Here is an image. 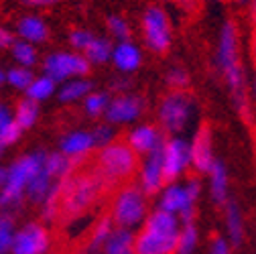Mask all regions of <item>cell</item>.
<instances>
[{
  "mask_svg": "<svg viewBox=\"0 0 256 254\" xmlns=\"http://www.w3.org/2000/svg\"><path fill=\"white\" fill-rule=\"evenodd\" d=\"M14 230H16V218L0 212V254H10Z\"/></svg>",
  "mask_w": 256,
  "mask_h": 254,
  "instance_id": "obj_32",
  "label": "cell"
},
{
  "mask_svg": "<svg viewBox=\"0 0 256 254\" xmlns=\"http://www.w3.org/2000/svg\"><path fill=\"white\" fill-rule=\"evenodd\" d=\"M82 254H86V252H82Z\"/></svg>",
  "mask_w": 256,
  "mask_h": 254,
  "instance_id": "obj_55",
  "label": "cell"
},
{
  "mask_svg": "<svg viewBox=\"0 0 256 254\" xmlns=\"http://www.w3.org/2000/svg\"><path fill=\"white\" fill-rule=\"evenodd\" d=\"M55 92H57V84L53 80H49L47 76H41V78H35L33 82H30V86L24 90V94H26L24 98L39 104V102L49 100Z\"/></svg>",
  "mask_w": 256,
  "mask_h": 254,
  "instance_id": "obj_29",
  "label": "cell"
},
{
  "mask_svg": "<svg viewBox=\"0 0 256 254\" xmlns=\"http://www.w3.org/2000/svg\"><path fill=\"white\" fill-rule=\"evenodd\" d=\"M156 210L167 212L175 218H179L181 224L187 222H196V210H198V200L187 192L183 181H173L165 183V187L156 196Z\"/></svg>",
  "mask_w": 256,
  "mask_h": 254,
  "instance_id": "obj_9",
  "label": "cell"
},
{
  "mask_svg": "<svg viewBox=\"0 0 256 254\" xmlns=\"http://www.w3.org/2000/svg\"><path fill=\"white\" fill-rule=\"evenodd\" d=\"M110 192L94 169L76 171L59 185V212L57 222H78L88 216L100 200Z\"/></svg>",
  "mask_w": 256,
  "mask_h": 254,
  "instance_id": "obj_2",
  "label": "cell"
},
{
  "mask_svg": "<svg viewBox=\"0 0 256 254\" xmlns=\"http://www.w3.org/2000/svg\"><path fill=\"white\" fill-rule=\"evenodd\" d=\"M232 2H236L238 6H248V4H250V0H232Z\"/></svg>",
  "mask_w": 256,
  "mask_h": 254,
  "instance_id": "obj_48",
  "label": "cell"
},
{
  "mask_svg": "<svg viewBox=\"0 0 256 254\" xmlns=\"http://www.w3.org/2000/svg\"><path fill=\"white\" fill-rule=\"evenodd\" d=\"M10 120H12L10 108H8L6 104H0V128H2V126H6Z\"/></svg>",
  "mask_w": 256,
  "mask_h": 254,
  "instance_id": "obj_43",
  "label": "cell"
},
{
  "mask_svg": "<svg viewBox=\"0 0 256 254\" xmlns=\"http://www.w3.org/2000/svg\"><path fill=\"white\" fill-rule=\"evenodd\" d=\"M161 165L167 183L183 181V177L191 169L189 140L183 136H167L161 146Z\"/></svg>",
  "mask_w": 256,
  "mask_h": 254,
  "instance_id": "obj_12",
  "label": "cell"
},
{
  "mask_svg": "<svg viewBox=\"0 0 256 254\" xmlns=\"http://www.w3.org/2000/svg\"><path fill=\"white\" fill-rule=\"evenodd\" d=\"M189 150H191V169L198 175H208V171L216 163L214 136L208 124H202L194 132V136L189 140Z\"/></svg>",
  "mask_w": 256,
  "mask_h": 254,
  "instance_id": "obj_16",
  "label": "cell"
},
{
  "mask_svg": "<svg viewBox=\"0 0 256 254\" xmlns=\"http://www.w3.org/2000/svg\"><path fill=\"white\" fill-rule=\"evenodd\" d=\"M4 148H6V146L2 144V140H0V156H2V154H4Z\"/></svg>",
  "mask_w": 256,
  "mask_h": 254,
  "instance_id": "obj_50",
  "label": "cell"
},
{
  "mask_svg": "<svg viewBox=\"0 0 256 254\" xmlns=\"http://www.w3.org/2000/svg\"><path fill=\"white\" fill-rule=\"evenodd\" d=\"M94 37L96 35L88 28H74L70 33V45H72V49H76V53H84L90 47V43L94 41Z\"/></svg>",
  "mask_w": 256,
  "mask_h": 254,
  "instance_id": "obj_37",
  "label": "cell"
},
{
  "mask_svg": "<svg viewBox=\"0 0 256 254\" xmlns=\"http://www.w3.org/2000/svg\"><path fill=\"white\" fill-rule=\"evenodd\" d=\"M37 118H39V104H37V102L28 100V98H22V100L16 104L12 120L20 126L22 130L33 128L35 122H37Z\"/></svg>",
  "mask_w": 256,
  "mask_h": 254,
  "instance_id": "obj_28",
  "label": "cell"
},
{
  "mask_svg": "<svg viewBox=\"0 0 256 254\" xmlns=\"http://www.w3.org/2000/svg\"><path fill=\"white\" fill-rule=\"evenodd\" d=\"M24 6H30V8H51L55 6L59 0H20Z\"/></svg>",
  "mask_w": 256,
  "mask_h": 254,
  "instance_id": "obj_41",
  "label": "cell"
},
{
  "mask_svg": "<svg viewBox=\"0 0 256 254\" xmlns=\"http://www.w3.org/2000/svg\"><path fill=\"white\" fill-rule=\"evenodd\" d=\"M110 90L114 92V96H120V94H128V90H130V80H128V78L116 80V84H112Z\"/></svg>",
  "mask_w": 256,
  "mask_h": 254,
  "instance_id": "obj_42",
  "label": "cell"
},
{
  "mask_svg": "<svg viewBox=\"0 0 256 254\" xmlns=\"http://www.w3.org/2000/svg\"><path fill=\"white\" fill-rule=\"evenodd\" d=\"M165 84L169 88V92H187L189 84H191V76L185 68L181 66H171L165 74Z\"/></svg>",
  "mask_w": 256,
  "mask_h": 254,
  "instance_id": "obj_34",
  "label": "cell"
},
{
  "mask_svg": "<svg viewBox=\"0 0 256 254\" xmlns=\"http://www.w3.org/2000/svg\"><path fill=\"white\" fill-rule=\"evenodd\" d=\"M224 232H226L224 238L232 246H240L244 242V234H246L244 214L234 202H228L224 206Z\"/></svg>",
  "mask_w": 256,
  "mask_h": 254,
  "instance_id": "obj_20",
  "label": "cell"
},
{
  "mask_svg": "<svg viewBox=\"0 0 256 254\" xmlns=\"http://www.w3.org/2000/svg\"><path fill=\"white\" fill-rule=\"evenodd\" d=\"M140 158L134 154V150L128 146L124 140H114L102 148H98L96 152V163H94V171L100 175V179L108 185V189L112 187H120L124 183H130V179L136 175Z\"/></svg>",
  "mask_w": 256,
  "mask_h": 254,
  "instance_id": "obj_5",
  "label": "cell"
},
{
  "mask_svg": "<svg viewBox=\"0 0 256 254\" xmlns=\"http://www.w3.org/2000/svg\"><path fill=\"white\" fill-rule=\"evenodd\" d=\"M144 112V100L136 94H120V96H112L110 104L106 108V122L110 126H120V124H132L136 122Z\"/></svg>",
  "mask_w": 256,
  "mask_h": 254,
  "instance_id": "obj_13",
  "label": "cell"
},
{
  "mask_svg": "<svg viewBox=\"0 0 256 254\" xmlns=\"http://www.w3.org/2000/svg\"><path fill=\"white\" fill-rule=\"evenodd\" d=\"M165 132L158 128L156 124H150V122H142V124H136L132 126L130 130L126 134V144L134 150V154L138 158L150 154V152H156L161 150L163 142H165Z\"/></svg>",
  "mask_w": 256,
  "mask_h": 254,
  "instance_id": "obj_15",
  "label": "cell"
},
{
  "mask_svg": "<svg viewBox=\"0 0 256 254\" xmlns=\"http://www.w3.org/2000/svg\"><path fill=\"white\" fill-rule=\"evenodd\" d=\"M112 47L114 43L106 37H94V41L90 43V47L82 53L86 57V61L90 66H104L112 57Z\"/></svg>",
  "mask_w": 256,
  "mask_h": 254,
  "instance_id": "obj_27",
  "label": "cell"
},
{
  "mask_svg": "<svg viewBox=\"0 0 256 254\" xmlns=\"http://www.w3.org/2000/svg\"><path fill=\"white\" fill-rule=\"evenodd\" d=\"M55 183H59V181H55L49 173H47V169H45V163H43V167H41V171L30 179V183L26 185V192H24V200H28L33 206H41L43 204V200L49 196V192L55 187Z\"/></svg>",
  "mask_w": 256,
  "mask_h": 254,
  "instance_id": "obj_23",
  "label": "cell"
},
{
  "mask_svg": "<svg viewBox=\"0 0 256 254\" xmlns=\"http://www.w3.org/2000/svg\"><path fill=\"white\" fill-rule=\"evenodd\" d=\"M250 57H252V63L256 68V26H254L252 35H250Z\"/></svg>",
  "mask_w": 256,
  "mask_h": 254,
  "instance_id": "obj_45",
  "label": "cell"
},
{
  "mask_svg": "<svg viewBox=\"0 0 256 254\" xmlns=\"http://www.w3.org/2000/svg\"><path fill=\"white\" fill-rule=\"evenodd\" d=\"M198 114V102L189 92H169L158 102L156 120L158 128L169 136H181Z\"/></svg>",
  "mask_w": 256,
  "mask_h": 254,
  "instance_id": "obj_7",
  "label": "cell"
},
{
  "mask_svg": "<svg viewBox=\"0 0 256 254\" xmlns=\"http://www.w3.org/2000/svg\"><path fill=\"white\" fill-rule=\"evenodd\" d=\"M10 51H12V57L20 63V68H24V70H30L39 61V55H37L35 45H30L26 41L14 39V43L10 45Z\"/></svg>",
  "mask_w": 256,
  "mask_h": 254,
  "instance_id": "obj_30",
  "label": "cell"
},
{
  "mask_svg": "<svg viewBox=\"0 0 256 254\" xmlns=\"http://www.w3.org/2000/svg\"><path fill=\"white\" fill-rule=\"evenodd\" d=\"M92 66L86 61V57L82 53H72V51L49 53L43 61V76H47L55 84L76 80V78H86Z\"/></svg>",
  "mask_w": 256,
  "mask_h": 254,
  "instance_id": "obj_10",
  "label": "cell"
},
{
  "mask_svg": "<svg viewBox=\"0 0 256 254\" xmlns=\"http://www.w3.org/2000/svg\"><path fill=\"white\" fill-rule=\"evenodd\" d=\"M179 228V218L156 208L150 210L144 224L134 232L136 254H175Z\"/></svg>",
  "mask_w": 256,
  "mask_h": 254,
  "instance_id": "obj_3",
  "label": "cell"
},
{
  "mask_svg": "<svg viewBox=\"0 0 256 254\" xmlns=\"http://www.w3.org/2000/svg\"><path fill=\"white\" fill-rule=\"evenodd\" d=\"M92 92H94V84L88 78H76L61 84L57 98L61 104H74V102L86 100V96H90Z\"/></svg>",
  "mask_w": 256,
  "mask_h": 254,
  "instance_id": "obj_24",
  "label": "cell"
},
{
  "mask_svg": "<svg viewBox=\"0 0 256 254\" xmlns=\"http://www.w3.org/2000/svg\"><path fill=\"white\" fill-rule=\"evenodd\" d=\"M100 254H136L134 250V232L114 228L106 244L102 246Z\"/></svg>",
  "mask_w": 256,
  "mask_h": 254,
  "instance_id": "obj_25",
  "label": "cell"
},
{
  "mask_svg": "<svg viewBox=\"0 0 256 254\" xmlns=\"http://www.w3.org/2000/svg\"><path fill=\"white\" fill-rule=\"evenodd\" d=\"M12 43H14V35L10 33L6 26L0 24V51H2V49H10Z\"/></svg>",
  "mask_w": 256,
  "mask_h": 254,
  "instance_id": "obj_40",
  "label": "cell"
},
{
  "mask_svg": "<svg viewBox=\"0 0 256 254\" xmlns=\"http://www.w3.org/2000/svg\"><path fill=\"white\" fill-rule=\"evenodd\" d=\"M175 2L181 6V8H185V10H196V6H198V2L200 0H175Z\"/></svg>",
  "mask_w": 256,
  "mask_h": 254,
  "instance_id": "obj_44",
  "label": "cell"
},
{
  "mask_svg": "<svg viewBox=\"0 0 256 254\" xmlns=\"http://www.w3.org/2000/svg\"><path fill=\"white\" fill-rule=\"evenodd\" d=\"M45 154L47 152H43V150L26 152V154L18 156L10 167H6V179H4L2 189H0V212L16 218L22 204L26 202L24 200L26 185L41 171V167L45 163Z\"/></svg>",
  "mask_w": 256,
  "mask_h": 254,
  "instance_id": "obj_4",
  "label": "cell"
},
{
  "mask_svg": "<svg viewBox=\"0 0 256 254\" xmlns=\"http://www.w3.org/2000/svg\"><path fill=\"white\" fill-rule=\"evenodd\" d=\"M94 150H96V144H94V138H92L90 130H72L59 142V152L63 156L72 158V161L78 163V165Z\"/></svg>",
  "mask_w": 256,
  "mask_h": 254,
  "instance_id": "obj_17",
  "label": "cell"
},
{
  "mask_svg": "<svg viewBox=\"0 0 256 254\" xmlns=\"http://www.w3.org/2000/svg\"><path fill=\"white\" fill-rule=\"evenodd\" d=\"M20 134H22V128H20V126H18L14 120H10L6 126H2V128H0V140H2L4 146L14 144V142L20 138Z\"/></svg>",
  "mask_w": 256,
  "mask_h": 254,
  "instance_id": "obj_38",
  "label": "cell"
},
{
  "mask_svg": "<svg viewBox=\"0 0 256 254\" xmlns=\"http://www.w3.org/2000/svg\"><path fill=\"white\" fill-rule=\"evenodd\" d=\"M252 94H254V98H256V74H254V80H252V86H250Z\"/></svg>",
  "mask_w": 256,
  "mask_h": 254,
  "instance_id": "obj_49",
  "label": "cell"
},
{
  "mask_svg": "<svg viewBox=\"0 0 256 254\" xmlns=\"http://www.w3.org/2000/svg\"><path fill=\"white\" fill-rule=\"evenodd\" d=\"M33 80H35L33 72L24 70V68H12V70H8V72L4 74V82L10 84V86L16 88V90H26Z\"/></svg>",
  "mask_w": 256,
  "mask_h": 254,
  "instance_id": "obj_35",
  "label": "cell"
},
{
  "mask_svg": "<svg viewBox=\"0 0 256 254\" xmlns=\"http://www.w3.org/2000/svg\"><path fill=\"white\" fill-rule=\"evenodd\" d=\"M148 212H150V202L136 187V183H124L116 187L108 208V216L116 228L136 232L144 224Z\"/></svg>",
  "mask_w": 256,
  "mask_h": 254,
  "instance_id": "obj_6",
  "label": "cell"
},
{
  "mask_svg": "<svg viewBox=\"0 0 256 254\" xmlns=\"http://www.w3.org/2000/svg\"><path fill=\"white\" fill-rule=\"evenodd\" d=\"M208 2H222V0H208Z\"/></svg>",
  "mask_w": 256,
  "mask_h": 254,
  "instance_id": "obj_53",
  "label": "cell"
},
{
  "mask_svg": "<svg viewBox=\"0 0 256 254\" xmlns=\"http://www.w3.org/2000/svg\"><path fill=\"white\" fill-rule=\"evenodd\" d=\"M248 8H250V16H252V20L256 22V0H250Z\"/></svg>",
  "mask_w": 256,
  "mask_h": 254,
  "instance_id": "obj_46",
  "label": "cell"
},
{
  "mask_svg": "<svg viewBox=\"0 0 256 254\" xmlns=\"http://www.w3.org/2000/svg\"><path fill=\"white\" fill-rule=\"evenodd\" d=\"M202 244V234L196 222H187L181 224L179 234H177V246H175V254H198Z\"/></svg>",
  "mask_w": 256,
  "mask_h": 254,
  "instance_id": "obj_26",
  "label": "cell"
},
{
  "mask_svg": "<svg viewBox=\"0 0 256 254\" xmlns=\"http://www.w3.org/2000/svg\"><path fill=\"white\" fill-rule=\"evenodd\" d=\"M16 33H18L20 41L35 45V43H43L49 39V26L41 16L26 14L16 22Z\"/></svg>",
  "mask_w": 256,
  "mask_h": 254,
  "instance_id": "obj_22",
  "label": "cell"
},
{
  "mask_svg": "<svg viewBox=\"0 0 256 254\" xmlns=\"http://www.w3.org/2000/svg\"><path fill=\"white\" fill-rule=\"evenodd\" d=\"M106 28L112 39H116V43H122V41H130V35H132V28H130V22H128L124 16L120 14H110L106 18Z\"/></svg>",
  "mask_w": 256,
  "mask_h": 254,
  "instance_id": "obj_33",
  "label": "cell"
},
{
  "mask_svg": "<svg viewBox=\"0 0 256 254\" xmlns=\"http://www.w3.org/2000/svg\"><path fill=\"white\" fill-rule=\"evenodd\" d=\"M110 61L114 63V68L120 74L130 76V74L140 70L142 61H144V55H142V49L134 41H122V43H116L112 47Z\"/></svg>",
  "mask_w": 256,
  "mask_h": 254,
  "instance_id": "obj_18",
  "label": "cell"
},
{
  "mask_svg": "<svg viewBox=\"0 0 256 254\" xmlns=\"http://www.w3.org/2000/svg\"><path fill=\"white\" fill-rule=\"evenodd\" d=\"M74 2H90V0H74Z\"/></svg>",
  "mask_w": 256,
  "mask_h": 254,
  "instance_id": "obj_52",
  "label": "cell"
},
{
  "mask_svg": "<svg viewBox=\"0 0 256 254\" xmlns=\"http://www.w3.org/2000/svg\"><path fill=\"white\" fill-rule=\"evenodd\" d=\"M110 92H92L90 96H86L84 100V110L88 116L92 118H98L106 114V108L110 104Z\"/></svg>",
  "mask_w": 256,
  "mask_h": 254,
  "instance_id": "obj_31",
  "label": "cell"
},
{
  "mask_svg": "<svg viewBox=\"0 0 256 254\" xmlns=\"http://www.w3.org/2000/svg\"><path fill=\"white\" fill-rule=\"evenodd\" d=\"M134 177H136V187L146 198H154L158 192H161L167 183L165 173H163V165H161V150L142 156Z\"/></svg>",
  "mask_w": 256,
  "mask_h": 254,
  "instance_id": "obj_14",
  "label": "cell"
},
{
  "mask_svg": "<svg viewBox=\"0 0 256 254\" xmlns=\"http://www.w3.org/2000/svg\"><path fill=\"white\" fill-rule=\"evenodd\" d=\"M4 179H6V169L0 167V189H2V185H4Z\"/></svg>",
  "mask_w": 256,
  "mask_h": 254,
  "instance_id": "obj_47",
  "label": "cell"
},
{
  "mask_svg": "<svg viewBox=\"0 0 256 254\" xmlns=\"http://www.w3.org/2000/svg\"><path fill=\"white\" fill-rule=\"evenodd\" d=\"M53 234L45 222H26L14 230L10 254H49Z\"/></svg>",
  "mask_w": 256,
  "mask_h": 254,
  "instance_id": "obj_11",
  "label": "cell"
},
{
  "mask_svg": "<svg viewBox=\"0 0 256 254\" xmlns=\"http://www.w3.org/2000/svg\"><path fill=\"white\" fill-rule=\"evenodd\" d=\"M216 68L230 92L236 112L248 120L252 114V104L248 96V78L240 55V30L234 20H226L220 26L216 45Z\"/></svg>",
  "mask_w": 256,
  "mask_h": 254,
  "instance_id": "obj_1",
  "label": "cell"
},
{
  "mask_svg": "<svg viewBox=\"0 0 256 254\" xmlns=\"http://www.w3.org/2000/svg\"><path fill=\"white\" fill-rule=\"evenodd\" d=\"M163 2H167V0H163Z\"/></svg>",
  "mask_w": 256,
  "mask_h": 254,
  "instance_id": "obj_54",
  "label": "cell"
},
{
  "mask_svg": "<svg viewBox=\"0 0 256 254\" xmlns=\"http://www.w3.org/2000/svg\"><path fill=\"white\" fill-rule=\"evenodd\" d=\"M140 24H142L144 43L152 53L161 55V53H167L171 49L173 30H171L169 14L163 6H158V4L146 6L142 16H140Z\"/></svg>",
  "mask_w": 256,
  "mask_h": 254,
  "instance_id": "obj_8",
  "label": "cell"
},
{
  "mask_svg": "<svg viewBox=\"0 0 256 254\" xmlns=\"http://www.w3.org/2000/svg\"><path fill=\"white\" fill-rule=\"evenodd\" d=\"M232 244L224 238V236H214L208 244V254H234Z\"/></svg>",
  "mask_w": 256,
  "mask_h": 254,
  "instance_id": "obj_39",
  "label": "cell"
},
{
  "mask_svg": "<svg viewBox=\"0 0 256 254\" xmlns=\"http://www.w3.org/2000/svg\"><path fill=\"white\" fill-rule=\"evenodd\" d=\"M208 192L214 204L218 206H226L230 202V173L224 161L216 158V163L208 171Z\"/></svg>",
  "mask_w": 256,
  "mask_h": 254,
  "instance_id": "obj_19",
  "label": "cell"
},
{
  "mask_svg": "<svg viewBox=\"0 0 256 254\" xmlns=\"http://www.w3.org/2000/svg\"><path fill=\"white\" fill-rule=\"evenodd\" d=\"M90 132H92V138H94L96 150L116 140V130H114V126H110L108 122H104V124H98V126H94V128H92Z\"/></svg>",
  "mask_w": 256,
  "mask_h": 254,
  "instance_id": "obj_36",
  "label": "cell"
},
{
  "mask_svg": "<svg viewBox=\"0 0 256 254\" xmlns=\"http://www.w3.org/2000/svg\"><path fill=\"white\" fill-rule=\"evenodd\" d=\"M2 84H4V72L0 70V86H2Z\"/></svg>",
  "mask_w": 256,
  "mask_h": 254,
  "instance_id": "obj_51",
  "label": "cell"
},
{
  "mask_svg": "<svg viewBox=\"0 0 256 254\" xmlns=\"http://www.w3.org/2000/svg\"><path fill=\"white\" fill-rule=\"evenodd\" d=\"M114 228H116V226L112 224V220H110L108 214L98 216V218L92 222V226H90V230H88V238H86V248H84V252H86V254H100L102 246L106 244V240L110 238V234H112Z\"/></svg>",
  "mask_w": 256,
  "mask_h": 254,
  "instance_id": "obj_21",
  "label": "cell"
}]
</instances>
